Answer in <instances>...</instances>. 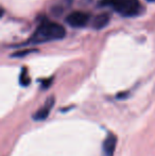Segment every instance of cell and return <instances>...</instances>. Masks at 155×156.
<instances>
[{"label": "cell", "mask_w": 155, "mask_h": 156, "mask_svg": "<svg viewBox=\"0 0 155 156\" xmlns=\"http://www.w3.org/2000/svg\"><path fill=\"white\" fill-rule=\"evenodd\" d=\"M65 35H66V30L62 25L45 18L36 28L33 36L30 39V43L38 44L50 41H58L65 37Z\"/></svg>", "instance_id": "6da1fadb"}, {"label": "cell", "mask_w": 155, "mask_h": 156, "mask_svg": "<svg viewBox=\"0 0 155 156\" xmlns=\"http://www.w3.org/2000/svg\"><path fill=\"white\" fill-rule=\"evenodd\" d=\"M110 5L124 17H133L140 14L143 6L139 0H108Z\"/></svg>", "instance_id": "7a4b0ae2"}, {"label": "cell", "mask_w": 155, "mask_h": 156, "mask_svg": "<svg viewBox=\"0 0 155 156\" xmlns=\"http://www.w3.org/2000/svg\"><path fill=\"white\" fill-rule=\"evenodd\" d=\"M89 14L82 11H76L67 16L66 21L70 27L72 28H83L88 23L89 21Z\"/></svg>", "instance_id": "3957f363"}, {"label": "cell", "mask_w": 155, "mask_h": 156, "mask_svg": "<svg viewBox=\"0 0 155 156\" xmlns=\"http://www.w3.org/2000/svg\"><path fill=\"white\" fill-rule=\"evenodd\" d=\"M54 102H55L54 97H49V98L46 100V102L43 104V106L35 112V114L33 115V119L35 120V121H44V120L49 116L50 112H51L52 107H53V105H54Z\"/></svg>", "instance_id": "277c9868"}, {"label": "cell", "mask_w": 155, "mask_h": 156, "mask_svg": "<svg viewBox=\"0 0 155 156\" xmlns=\"http://www.w3.org/2000/svg\"><path fill=\"white\" fill-rule=\"evenodd\" d=\"M117 144V137L113 133L107 134L102 144V156H114Z\"/></svg>", "instance_id": "5b68a950"}, {"label": "cell", "mask_w": 155, "mask_h": 156, "mask_svg": "<svg viewBox=\"0 0 155 156\" xmlns=\"http://www.w3.org/2000/svg\"><path fill=\"white\" fill-rule=\"evenodd\" d=\"M110 15L107 13H102V14H98L97 16L93 18V27L96 30H101L105 28L110 23Z\"/></svg>", "instance_id": "8992f818"}, {"label": "cell", "mask_w": 155, "mask_h": 156, "mask_svg": "<svg viewBox=\"0 0 155 156\" xmlns=\"http://www.w3.org/2000/svg\"><path fill=\"white\" fill-rule=\"evenodd\" d=\"M19 82L23 86H28L30 84V76L28 74V70L27 68H23L21 70L20 76H19Z\"/></svg>", "instance_id": "52a82bcc"}, {"label": "cell", "mask_w": 155, "mask_h": 156, "mask_svg": "<svg viewBox=\"0 0 155 156\" xmlns=\"http://www.w3.org/2000/svg\"><path fill=\"white\" fill-rule=\"evenodd\" d=\"M148 1H155V0H148Z\"/></svg>", "instance_id": "ba28073f"}]
</instances>
